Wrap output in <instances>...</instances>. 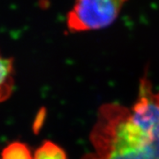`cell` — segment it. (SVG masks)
<instances>
[{
    "label": "cell",
    "mask_w": 159,
    "mask_h": 159,
    "mask_svg": "<svg viewBox=\"0 0 159 159\" xmlns=\"http://www.w3.org/2000/svg\"><path fill=\"white\" fill-rule=\"evenodd\" d=\"M14 87V66L11 57H6L0 52V102L11 95Z\"/></svg>",
    "instance_id": "obj_4"
},
{
    "label": "cell",
    "mask_w": 159,
    "mask_h": 159,
    "mask_svg": "<svg viewBox=\"0 0 159 159\" xmlns=\"http://www.w3.org/2000/svg\"><path fill=\"white\" fill-rule=\"evenodd\" d=\"M33 157L34 159H68L61 147L50 141L43 142L35 150Z\"/></svg>",
    "instance_id": "obj_6"
},
{
    "label": "cell",
    "mask_w": 159,
    "mask_h": 159,
    "mask_svg": "<svg viewBox=\"0 0 159 159\" xmlns=\"http://www.w3.org/2000/svg\"><path fill=\"white\" fill-rule=\"evenodd\" d=\"M90 142L94 151L82 159H159V140L139 128L129 108L117 102L100 107Z\"/></svg>",
    "instance_id": "obj_1"
},
{
    "label": "cell",
    "mask_w": 159,
    "mask_h": 159,
    "mask_svg": "<svg viewBox=\"0 0 159 159\" xmlns=\"http://www.w3.org/2000/svg\"><path fill=\"white\" fill-rule=\"evenodd\" d=\"M129 110L133 122L145 134L159 140V91L154 93L147 76L141 79L136 100Z\"/></svg>",
    "instance_id": "obj_3"
},
{
    "label": "cell",
    "mask_w": 159,
    "mask_h": 159,
    "mask_svg": "<svg viewBox=\"0 0 159 159\" xmlns=\"http://www.w3.org/2000/svg\"><path fill=\"white\" fill-rule=\"evenodd\" d=\"M0 159H34L30 148L20 142L8 144L1 152Z\"/></svg>",
    "instance_id": "obj_5"
},
{
    "label": "cell",
    "mask_w": 159,
    "mask_h": 159,
    "mask_svg": "<svg viewBox=\"0 0 159 159\" xmlns=\"http://www.w3.org/2000/svg\"><path fill=\"white\" fill-rule=\"evenodd\" d=\"M128 0H75L66 15L71 33L105 29L118 19Z\"/></svg>",
    "instance_id": "obj_2"
}]
</instances>
